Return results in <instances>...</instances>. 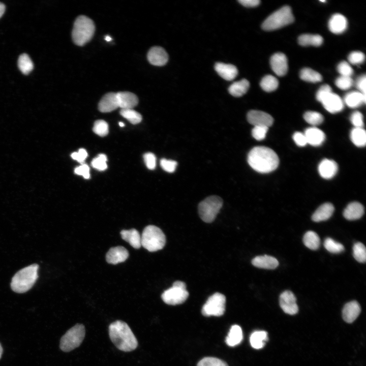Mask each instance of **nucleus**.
I'll list each match as a JSON object with an SVG mask.
<instances>
[{
  "mask_svg": "<svg viewBox=\"0 0 366 366\" xmlns=\"http://www.w3.org/2000/svg\"><path fill=\"white\" fill-rule=\"evenodd\" d=\"M238 2L246 7H254L259 5L260 1L259 0H239Z\"/></svg>",
  "mask_w": 366,
  "mask_h": 366,
  "instance_id": "57",
  "label": "nucleus"
},
{
  "mask_svg": "<svg viewBox=\"0 0 366 366\" xmlns=\"http://www.w3.org/2000/svg\"><path fill=\"white\" fill-rule=\"evenodd\" d=\"M332 92L331 88L328 84L322 85L316 93V99L320 102L321 99L328 94Z\"/></svg>",
  "mask_w": 366,
  "mask_h": 366,
  "instance_id": "54",
  "label": "nucleus"
},
{
  "mask_svg": "<svg viewBox=\"0 0 366 366\" xmlns=\"http://www.w3.org/2000/svg\"><path fill=\"white\" fill-rule=\"evenodd\" d=\"M353 255L357 261L364 263L366 260V249L364 245L360 242L354 243L353 247Z\"/></svg>",
  "mask_w": 366,
  "mask_h": 366,
  "instance_id": "40",
  "label": "nucleus"
},
{
  "mask_svg": "<svg viewBox=\"0 0 366 366\" xmlns=\"http://www.w3.org/2000/svg\"><path fill=\"white\" fill-rule=\"evenodd\" d=\"M261 88L265 92H270L276 90L279 85L278 79L274 76L268 75L265 76L260 82Z\"/></svg>",
  "mask_w": 366,
  "mask_h": 366,
  "instance_id": "37",
  "label": "nucleus"
},
{
  "mask_svg": "<svg viewBox=\"0 0 366 366\" xmlns=\"http://www.w3.org/2000/svg\"><path fill=\"white\" fill-rule=\"evenodd\" d=\"M252 264L258 268L274 269L278 266L279 263L274 257L264 255L254 258L252 260Z\"/></svg>",
  "mask_w": 366,
  "mask_h": 366,
  "instance_id": "23",
  "label": "nucleus"
},
{
  "mask_svg": "<svg viewBox=\"0 0 366 366\" xmlns=\"http://www.w3.org/2000/svg\"><path fill=\"white\" fill-rule=\"evenodd\" d=\"M243 339L242 331L241 327L238 325L231 326L225 342L227 345L234 347L239 344Z\"/></svg>",
  "mask_w": 366,
  "mask_h": 366,
  "instance_id": "28",
  "label": "nucleus"
},
{
  "mask_svg": "<svg viewBox=\"0 0 366 366\" xmlns=\"http://www.w3.org/2000/svg\"><path fill=\"white\" fill-rule=\"evenodd\" d=\"M293 139L295 143L299 146H304L308 143L304 134L301 132H295L293 134Z\"/></svg>",
  "mask_w": 366,
  "mask_h": 366,
  "instance_id": "55",
  "label": "nucleus"
},
{
  "mask_svg": "<svg viewBox=\"0 0 366 366\" xmlns=\"http://www.w3.org/2000/svg\"><path fill=\"white\" fill-rule=\"evenodd\" d=\"M350 121L354 128H362L364 126L362 114L359 111H355L351 114Z\"/></svg>",
  "mask_w": 366,
  "mask_h": 366,
  "instance_id": "50",
  "label": "nucleus"
},
{
  "mask_svg": "<svg viewBox=\"0 0 366 366\" xmlns=\"http://www.w3.org/2000/svg\"><path fill=\"white\" fill-rule=\"evenodd\" d=\"M347 27V20L345 17L339 13L333 15L328 22V28L331 32L336 34L343 33Z\"/></svg>",
  "mask_w": 366,
  "mask_h": 366,
  "instance_id": "22",
  "label": "nucleus"
},
{
  "mask_svg": "<svg viewBox=\"0 0 366 366\" xmlns=\"http://www.w3.org/2000/svg\"><path fill=\"white\" fill-rule=\"evenodd\" d=\"M215 69L222 78L228 81L234 79L238 74L237 68L229 64L217 63L215 65Z\"/></svg>",
  "mask_w": 366,
  "mask_h": 366,
  "instance_id": "20",
  "label": "nucleus"
},
{
  "mask_svg": "<svg viewBox=\"0 0 366 366\" xmlns=\"http://www.w3.org/2000/svg\"><path fill=\"white\" fill-rule=\"evenodd\" d=\"M129 257L128 250L124 247L117 246L109 249L106 255L108 263L116 264L126 261Z\"/></svg>",
  "mask_w": 366,
  "mask_h": 366,
  "instance_id": "16",
  "label": "nucleus"
},
{
  "mask_svg": "<svg viewBox=\"0 0 366 366\" xmlns=\"http://www.w3.org/2000/svg\"><path fill=\"white\" fill-rule=\"evenodd\" d=\"M248 162L256 171L267 173L277 168L279 159L272 149L265 146H256L249 152Z\"/></svg>",
  "mask_w": 366,
  "mask_h": 366,
  "instance_id": "1",
  "label": "nucleus"
},
{
  "mask_svg": "<svg viewBox=\"0 0 366 366\" xmlns=\"http://www.w3.org/2000/svg\"><path fill=\"white\" fill-rule=\"evenodd\" d=\"M304 120L312 126H317L321 124L323 121V116L318 112L309 111L303 115Z\"/></svg>",
  "mask_w": 366,
  "mask_h": 366,
  "instance_id": "41",
  "label": "nucleus"
},
{
  "mask_svg": "<svg viewBox=\"0 0 366 366\" xmlns=\"http://www.w3.org/2000/svg\"><path fill=\"white\" fill-rule=\"evenodd\" d=\"M143 159L147 168L150 170H154L156 166V158L151 152H147L143 156Z\"/></svg>",
  "mask_w": 366,
  "mask_h": 366,
  "instance_id": "51",
  "label": "nucleus"
},
{
  "mask_svg": "<svg viewBox=\"0 0 366 366\" xmlns=\"http://www.w3.org/2000/svg\"><path fill=\"white\" fill-rule=\"evenodd\" d=\"M74 172L77 175H82L84 178L88 179L90 177L89 167L85 164H82L79 167H77Z\"/></svg>",
  "mask_w": 366,
  "mask_h": 366,
  "instance_id": "52",
  "label": "nucleus"
},
{
  "mask_svg": "<svg viewBox=\"0 0 366 366\" xmlns=\"http://www.w3.org/2000/svg\"><path fill=\"white\" fill-rule=\"evenodd\" d=\"M93 131L100 136H105L109 132L108 125L103 120H96L94 125Z\"/></svg>",
  "mask_w": 366,
  "mask_h": 366,
  "instance_id": "42",
  "label": "nucleus"
},
{
  "mask_svg": "<svg viewBox=\"0 0 366 366\" xmlns=\"http://www.w3.org/2000/svg\"><path fill=\"white\" fill-rule=\"evenodd\" d=\"M248 122L254 126L269 127L273 122L272 117L269 114L261 111L251 110L247 115Z\"/></svg>",
  "mask_w": 366,
  "mask_h": 366,
  "instance_id": "12",
  "label": "nucleus"
},
{
  "mask_svg": "<svg viewBox=\"0 0 366 366\" xmlns=\"http://www.w3.org/2000/svg\"><path fill=\"white\" fill-rule=\"evenodd\" d=\"M107 160L106 155L104 154H100L97 157L92 160L91 165L94 168L99 170L103 171L107 168L106 164Z\"/></svg>",
  "mask_w": 366,
  "mask_h": 366,
  "instance_id": "44",
  "label": "nucleus"
},
{
  "mask_svg": "<svg viewBox=\"0 0 366 366\" xmlns=\"http://www.w3.org/2000/svg\"><path fill=\"white\" fill-rule=\"evenodd\" d=\"M120 235L121 238L134 248L139 249L141 247V236L136 229L123 230L120 232Z\"/></svg>",
  "mask_w": 366,
  "mask_h": 366,
  "instance_id": "27",
  "label": "nucleus"
},
{
  "mask_svg": "<svg viewBox=\"0 0 366 366\" xmlns=\"http://www.w3.org/2000/svg\"><path fill=\"white\" fill-rule=\"evenodd\" d=\"M5 11V5L3 3H0V18L2 16V15L4 13Z\"/></svg>",
  "mask_w": 366,
  "mask_h": 366,
  "instance_id": "58",
  "label": "nucleus"
},
{
  "mask_svg": "<svg viewBox=\"0 0 366 366\" xmlns=\"http://www.w3.org/2000/svg\"><path fill=\"white\" fill-rule=\"evenodd\" d=\"M304 134L307 143L313 146L320 145L325 139L324 132L316 127H311L307 129Z\"/></svg>",
  "mask_w": 366,
  "mask_h": 366,
  "instance_id": "24",
  "label": "nucleus"
},
{
  "mask_svg": "<svg viewBox=\"0 0 366 366\" xmlns=\"http://www.w3.org/2000/svg\"><path fill=\"white\" fill-rule=\"evenodd\" d=\"M222 205L223 200L218 196L206 198L198 205V213L200 218L205 223L213 222Z\"/></svg>",
  "mask_w": 366,
  "mask_h": 366,
  "instance_id": "7",
  "label": "nucleus"
},
{
  "mask_svg": "<svg viewBox=\"0 0 366 366\" xmlns=\"http://www.w3.org/2000/svg\"><path fill=\"white\" fill-rule=\"evenodd\" d=\"M356 86L359 90L358 92L365 95L366 77L365 75H362L357 78L356 81Z\"/></svg>",
  "mask_w": 366,
  "mask_h": 366,
  "instance_id": "56",
  "label": "nucleus"
},
{
  "mask_svg": "<svg viewBox=\"0 0 366 366\" xmlns=\"http://www.w3.org/2000/svg\"><path fill=\"white\" fill-rule=\"evenodd\" d=\"M267 340V333L265 331H256L252 333L250 338L252 347L256 349L263 347Z\"/></svg>",
  "mask_w": 366,
  "mask_h": 366,
  "instance_id": "32",
  "label": "nucleus"
},
{
  "mask_svg": "<svg viewBox=\"0 0 366 366\" xmlns=\"http://www.w3.org/2000/svg\"><path fill=\"white\" fill-rule=\"evenodd\" d=\"M39 265L31 264L19 270L13 276L11 283L12 290L22 293L28 291L36 283L38 277Z\"/></svg>",
  "mask_w": 366,
  "mask_h": 366,
  "instance_id": "3",
  "label": "nucleus"
},
{
  "mask_svg": "<svg viewBox=\"0 0 366 366\" xmlns=\"http://www.w3.org/2000/svg\"><path fill=\"white\" fill-rule=\"evenodd\" d=\"M320 102L324 108L331 113L339 112L344 108V103L341 98L332 92L325 96Z\"/></svg>",
  "mask_w": 366,
  "mask_h": 366,
  "instance_id": "13",
  "label": "nucleus"
},
{
  "mask_svg": "<svg viewBox=\"0 0 366 366\" xmlns=\"http://www.w3.org/2000/svg\"><path fill=\"white\" fill-rule=\"evenodd\" d=\"M335 83L339 88L346 90L352 86L353 81L351 77L341 76L336 79Z\"/></svg>",
  "mask_w": 366,
  "mask_h": 366,
  "instance_id": "45",
  "label": "nucleus"
},
{
  "mask_svg": "<svg viewBox=\"0 0 366 366\" xmlns=\"http://www.w3.org/2000/svg\"><path fill=\"white\" fill-rule=\"evenodd\" d=\"M352 142L358 147L365 146L366 143V133L362 128H354L350 133Z\"/></svg>",
  "mask_w": 366,
  "mask_h": 366,
  "instance_id": "34",
  "label": "nucleus"
},
{
  "mask_svg": "<svg viewBox=\"0 0 366 366\" xmlns=\"http://www.w3.org/2000/svg\"><path fill=\"white\" fill-rule=\"evenodd\" d=\"M226 297L220 293H215L211 295L203 305L202 314L203 316H221L225 311Z\"/></svg>",
  "mask_w": 366,
  "mask_h": 366,
  "instance_id": "10",
  "label": "nucleus"
},
{
  "mask_svg": "<svg viewBox=\"0 0 366 366\" xmlns=\"http://www.w3.org/2000/svg\"><path fill=\"white\" fill-rule=\"evenodd\" d=\"M298 43L300 45L307 46H320L323 43V38L319 35L303 34L298 39Z\"/></svg>",
  "mask_w": 366,
  "mask_h": 366,
  "instance_id": "31",
  "label": "nucleus"
},
{
  "mask_svg": "<svg viewBox=\"0 0 366 366\" xmlns=\"http://www.w3.org/2000/svg\"><path fill=\"white\" fill-rule=\"evenodd\" d=\"M118 107L121 109H132L138 103L136 95L129 92H120L116 93Z\"/></svg>",
  "mask_w": 366,
  "mask_h": 366,
  "instance_id": "18",
  "label": "nucleus"
},
{
  "mask_svg": "<svg viewBox=\"0 0 366 366\" xmlns=\"http://www.w3.org/2000/svg\"><path fill=\"white\" fill-rule=\"evenodd\" d=\"M118 107L116 93H109L105 95L100 100L99 110L102 112H109Z\"/></svg>",
  "mask_w": 366,
  "mask_h": 366,
  "instance_id": "21",
  "label": "nucleus"
},
{
  "mask_svg": "<svg viewBox=\"0 0 366 366\" xmlns=\"http://www.w3.org/2000/svg\"><path fill=\"white\" fill-rule=\"evenodd\" d=\"M324 247L326 250L331 253L339 254L343 252L344 250V246L330 237H327L324 241Z\"/></svg>",
  "mask_w": 366,
  "mask_h": 366,
  "instance_id": "38",
  "label": "nucleus"
},
{
  "mask_svg": "<svg viewBox=\"0 0 366 366\" xmlns=\"http://www.w3.org/2000/svg\"><path fill=\"white\" fill-rule=\"evenodd\" d=\"M344 101L348 107L356 108L365 103V95L357 91L351 92L345 96Z\"/></svg>",
  "mask_w": 366,
  "mask_h": 366,
  "instance_id": "29",
  "label": "nucleus"
},
{
  "mask_svg": "<svg viewBox=\"0 0 366 366\" xmlns=\"http://www.w3.org/2000/svg\"><path fill=\"white\" fill-rule=\"evenodd\" d=\"M294 20L290 7L284 6L269 15L262 23V28L267 31L273 30L292 23Z\"/></svg>",
  "mask_w": 366,
  "mask_h": 366,
  "instance_id": "6",
  "label": "nucleus"
},
{
  "mask_svg": "<svg viewBox=\"0 0 366 366\" xmlns=\"http://www.w3.org/2000/svg\"><path fill=\"white\" fill-rule=\"evenodd\" d=\"M268 128L263 126H254L252 130V136L257 140H262L266 136Z\"/></svg>",
  "mask_w": 366,
  "mask_h": 366,
  "instance_id": "46",
  "label": "nucleus"
},
{
  "mask_svg": "<svg viewBox=\"0 0 366 366\" xmlns=\"http://www.w3.org/2000/svg\"><path fill=\"white\" fill-rule=\"evenodd\" d=\"M188 296L186 284L180 281L174 282L172 286L165 290L161 295L163 301L169 305L181 304Z\"/></svg>",
  "mask_w": 366,
  "mask_h": 366,
  "instance_id": "9",
  "label": "nucleus"
},
{
  "mask_svg": "<svg viewBox=\"0 0 366 366\" xmlns=\"http://www.w3.org/2000/svg\"><path fill=\"white\" fill-rule=\"evenodd\" d=\"M361 311L359 303L353 300L350 301L344 306L342 310V317L344 320L351 323L355 320Z\"/></svg>",
  "mask_w": 366,
  "mask_h": 366,
  "instance_id": "17",
  "label": "nucleus"
},
{
  "mask_svg": "<svg viewBox=\"0 0 366 366\" xmlns=\"http://www.w3.org/2000/svg\"><path fill=\"white\" fill-rule=\"evenodd\" d=\"M87 156V153L85 149L80 148L78 152H74L71 154V157L82 164Z\"/></svg>",
  "mask_w": 366,
  "mask_h": 366,
  "instance_id": "53",
  "label": "nucleus"
},
{
  "mask_svg": "<svg viewBox=\"0 0 366 366\" xmlns=\"http://www.w3.org/2000/svg\"><path fill=\"white\" fill-rule=\"evenodd\" d=\"M337 70L341 76H343L350 77L353 73L352 68L346 61H342L338 64Z\"/></svg>",
  "mask_w": 366,
  "mask_h": 366,
  "instance_id": "48",
  "label": "nucleus"
},
{
  "mask_svg": "<svg viewBox=\"0 0 366 366\" xmlns=\"http://www.w3.org/2000/svg\"><path fill=\"white\" fill-rule=\"evenodd\" d=\"M279 303L280 307L286 314L292 315L298 311L295 296L290 291L286 290L281 294Z\"/></svg>",
  "mask_w": 366,
  "mask_h": 366,
  "instance_id": "11",
  "label": "nucleus"
},
{
  "mask_svg": "<svg viewBox=\"0 0 366 366\" xmlns=\"http://www.w3.org/2000/svg\"><path fill=\"white\" fill-rule=\"evenodd\" d=\"M119 126L121 127H123L125 126V124H124L123 122H119Z\"/></svg>",
  "mask_w": 366,
  "mask_h": 366,
  "instance_id": "61",
  "label": "nucleus"
},
{
  "mask_svg": "<svg viewBox=\"0 0 366 366\" xmlns=\"http://www.w3.org/2000/svg\"><path fill=\"white\" fill-rule=\"evenodd\" d=\"M3 348H2V346H1V344H0V359H1V358L2 353H3Z\"/></svg>",
  "mask_w": 366,
  "mask_h": 366,
  "instance_id": "60",
  "label": "nucleus"
},
{
  "mask_svg": "<svg viewBox=\"0 0 366 366\" xmlns=\"http://www.w3.org/2000/svg\"><path fill=\"white\" fill-rule=\"evenodd\" d=\"M197 366H228L223 360L212 357H204L200 360Z\"/></svg>",
  "mask_w": 366,
  "mask_h": 366,
  "instance_id": "43",
  "label": "nucleus"
},
{
  "mask_svg": "<svg viewBox=\"0 0 366 366\" xmlns=\"http://www.w3.org/2000/svg\"><path fill=\"white\" fill-rule=\"evenodd\" d=\"M105 40H106L108 42V41H111L112 39H111V38L110 36H106L105 37Z\"/></svg>",
  "mask_w": 366,
  "mask_h": 366,
  "instance_id": "59",
  "label": "nucleus"
},
{
  "mask_svg": "<svg viewBox=\"0 0 366 366\" xmlns=\"http://www.w3.org/2000/svg\"><path fill=\"white\" fill-rule=\"evenodd\" d=\"M303 242L305 246L312 250H317L320 245L318 235L314 231H308L304 235Z\"/></svg>",
  "mask_w": 366,
  "mask_h": 366,
  "instance_id": "33",
  "label": "nucleus"
},
{
  "mask_svg": "<svg viewBox=\"0 0 366 366\" xmlns=\"http://www.w3.org/2000/svg\"><path fill=\"white\" fill-rule=\"evenodd\" d=\"M120 114L134 125L139 123L142 120L141 114L133 109H121Z\"/></svg>",
  "mask_w": 366,
  "mask_h": 366,
  "instance_id": "39",
  "label": "nucleus"
},
{
  "mask_svg": "<svg viewBox=\"0 0 366 366\" xmlns=\"http://www.w3.org/2000/svg\"><path fill=\"white\" fill-rule=\"evenodd\" d=\"M338 166L337 163L331 160L325 159L318 166V171L320 176L325 179H330L337 173Z\"/></svg>",
  "mask_w": 366,
  "mask_h": 366,
  "instance_id": "19",
  "label": "nucleus"
},
{
  "mask_svg": "<svg viewBox=\"0 0 366 366\" xmlns=\"http://www.w3.org/2000/svg\"><path fill=\"white\" fill-rule=\"evenodd\" d=\"M18 66L21 72L25 75L29 73L34 68V65L31 59L25 53L22 54L19 57Z\"/></svg>",
  "mask_w": 366,
  "mask_h": 366,
  "instance_id": "36",
  "label": "nucleus"
},
{
  "mask_svg": "<svg viewBox=\"0 0 366 366\" xmlns=\"http://www.w3.org/2000/svg\"><path fill=\"white\" fill-rule=\"evenodd\" d=\"M147 59L149 62L153 65L162 66L167 63L168 55L163 48L154 46L148 51Z\"/></svg>",
  "mask_w": 366,
  "mask_h": 366,
  "instance_id": "15",
  "label": "nucleus"
},
{
  "mask_svg": "<svg viewBox=\"0 0 366 366\" xmlns=\"http://www.w3.org/2000/svg\"><path fill=\"white\" fill-rule=\"evenodd\" d=\"M110 340L120 350L130 352L138 346L137 340L129 325L121 320L115 321L109 326Z\"/></svg>",
  "mask_w": 366,
  "mask_h": 366,
  "instance_id": "2",
  "label": "nucleus"
},
{
  "mask_svg": "<svg viewBox=\"0 0 366 366\" xmlns=\"http://www.w3.org/2000/svg\"><path fill=\"white\" fill-rule=\"evenodd\" d=\"M95 30L93 20L84 15L78 16L75 20L72 33L74 43L83 46L92 38Z\"/></svg>",
  "mask_w": 366,
  "mask_h": 366,
  "instance_id": "4",
  "label": "nucleus"
},
{
  "mask_svg": "<svg viewBox=\"0 0 366 366\" xmlns=\"http://www.w3.org/2000/svg\"><path fill=\"white\" fill-rule=\"evenodd\" d=\"M177 163L175 161L162 159L160 161V165L165 171L172 173L176 169Z\"/></svg>",
  "mask_w": 366,
  "mask_h": 366,
  "instance_id": "49",
  "label": "nucleus"
},
{
  "mask_svg": "<svg viewBox=\"0 0 366 366\" xmlns=\"http://www.w3.org/2000/svg\"><path fill=\"white\" fill-rule=\"evenodd\" d=\"M250 86L249 81L242 79L239 81L233 82L228 88L229 93L236 97H241L245 94Z\"/></svg>",
  "mask_w": 366,
  "mask_h": 366,
  "instance_id": "30",
  "label": "nucleus"
},
{
  "mask_svg": "<svg viewBox=\"0 0 366 366\" xmlns=\"http://www.w3.org/2000/svg\"><path fill=\"white\" fill-rule=\"evenodd\" d=\"M363 205L358 202L349 203L343 211V216L348 220H355L360 219L364 214Z\"/></svg>",
  "mask_w": 366,
  "mask_h": 366,
  "instance_id": "26",
  "label": "nucleus"
},
{
  "mask_svg": "<svg viewBox=\"0 0 366 366\" xmlns=\"http://www.w3.org/2000/svg\"><path fill=\"white\" fill-rule=\"evenodd\" d=\"M299 75L302 80L310 82H318L322 79V76L318 72L309 68L302 69Z\"/></svg>",
  "mask_w": 366,
  "mask_h": 366,
  "instance_id": "35",
  "label": "nucleus"
},
{
  "mask_svg": "<svg viewBox=\"0 0 366 366\" xmlns=\"http://www.w3.org/2000/svg\"><path fill=\"white\" fill-rule=\"evenodd\" d=\"M348 59L351 64L358 65L364 62L365 55L362 52L358 51H353L349 54Z\"/></svg>",
  "mask_w": 366,
  "mask_h": 366,
  "instance_id": "47",
  "label": "nucleus"
},
{
  "mask_svg": "<svg viewBox=\"0 0 366 366\" xmlns=\"http://www.w3.org/2000/svg\"><path fill=\"white\" fill-rule=\"evenodd\" d=\"M270 64L272 71L279 76L285 75L288 71L286 56L282 52L273 54L270 57Z\"/></svg>",
  "mask_w": 366,
  "mask_h": 366,
  "instance_id": "14",
  "label": "nucleus"
},
{
  "mask_svg": "<svg viewBox=\"0 0 366 366\" xmlns=\"http://www.w3.org/2000/svg\"><path fill=\"white\" fill-rule=\"evenodd\" d=\"M320 1L321 2H324V3L326 2V1L320 0Z\"/></svg>",
  "mask_w": 366,
  "mask_h": 366,
  "instance_id": "62",
  "label": "nucleus"
},
{
  "mask_svg": "<svg viewBox=\"0 0 366 366\" xmlns=\"http://www.w3.org/2000/svg\"><path fill=\"white\" fill-rule=\"evenodd\" d=\"M334 210L333 205L330 203H325L320 205L312 216L314 222H319L329 219Z\"/></svg>",
  "mask_w": 366,
  "mask_h": 366,
  "instance_id": "25",
  "label": "nucleus"
},
{
  "mask_svg": "<svg viewBox=\"0 0 366 366\" xmlns=\"http://www.w3.org/2000/svg\"><path fill=\"white\" fill-rule=\"evenodd\" d=\"M141 246L149 252H156L163 248L166 237L161 229L154 225H148L141 236Z\"/></svg>",
  "mask_w": 366,
  "mask_h": 366,
  "instance_id": "5",
  "label": "nucleus"
},
{
  "mask_svg": "<svg viewBox=\"0 0 366 366\" xmlns=\"http://www.w3.org/2000/svg\"><path fill=\"white\" fill-rule=\"evenodd\" d=\"M85 334V327L83 324H77L62 337L60 348L64 352L71 351L78 347L82 343Z\"/></svg>",
  "mask_w": 366,
  "mask_h": 366,
  "instance_id": "8",
  "label": "nucleus"
}]
</instances>
